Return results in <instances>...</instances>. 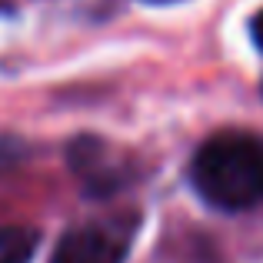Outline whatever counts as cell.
<instances>
[{
	"label": "cell",
	"mask_w": 263,
	"mask_h": 263,
	"mask_svg": "<svg viewBox=\"0 0 263 263\" xmlns=\"http://www.w3.org/2000/svg\"><path fill=\"white\" fill-rule=\"evenodd\" d=\"M190 180L217 210H250L263 203V143L247 134L210 137L193 157Z\"/></svg>",
	"instance_id": "1"
},
{
	"label": "cell",
	"mask_w": 263,
	"mask_h": 263,
	"mask_svg": "<svg viewBox=\"0 0 263 263\" xmlns=\"http://www.w3.org/2000/svg\"><path fill=\"white\" fill-rule=\"evenodd\" d=\"M40 233L33 227H0V263H30Z\"/></svg>",
	"instance_id": "4"
},
{
	"label": "cell",
	"mask_w": 263,
	"mask_h": 263,
	"mask_svg": "<svg viewBox=\"0 0 263 263\" xmlns=\"http://www.w3.org/2000/svg\"><path fill=\"white\" fill-rule=\"evenodd\" d=\"M154 4H163V0H154Z\"/></svg>",
	"instance_id": "6"
},
{
	"label": "cell",
	"mask_w": 263,
	"mask_h": 263,
	"mask_svg": "<svg viewBox=\"0 0 263 263\" xmlns=\"http://www.w3.org/2000/svg\"><path fill=\"white\" fill-rule=\"evenodd\" d=\"M70 170L77 180L87 186V193H114L117 186L127 183V160L120 150H114L110 143L97 140V137H80L70 147Z\"/></svg>",
	"instance_id": "3"
},
{
	"label": "cell",
	"mask_w": 263,
	"mask_h": 263,
	"mask_svg": "<svg viewBox=\"0 0 263 263\" xmlns=\"http://www.w3.org/2000/svg\"><path fill=\"white\" fill-rule=\"evenodd\" d=\"M250 30H253V44L260 47L263 50V10L257 13V17H253V24H250Z\"/></svg>",
	"instance_id": "5"
},
{
	"label": "cell",
	"mask_w": 263,
	"mask_h": 263,
	"mask_svg": "<svg viewBox=\"0 0 263 263\" xmlns=\"http://www.w3.org/2000/svg\"><path fill=\"white\" fill-rule=\"evenodd\" d=\"M130 237L134 230L123 220L80 223L60 237L50 263H123L130 250Z\"/></svg>",
	"instance_id": "2"
}]
</instances>
